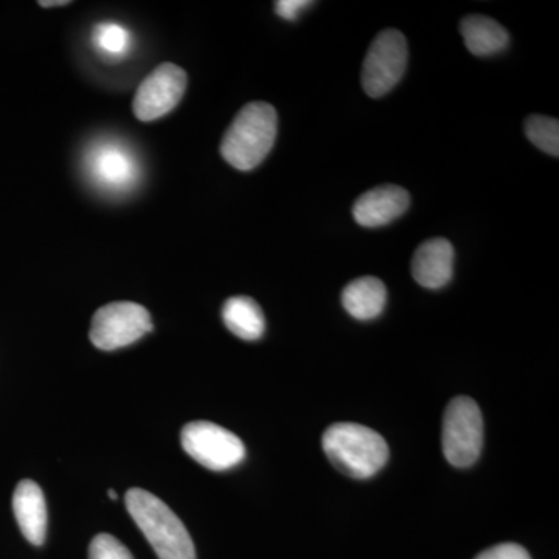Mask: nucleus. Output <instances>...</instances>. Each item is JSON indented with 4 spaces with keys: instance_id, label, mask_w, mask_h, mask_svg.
Segmentation results:
<instances>
[{
    "instance_id": "nucleus-5",
    "label": "nucleus",
    "mask_w": 559,
    "mask_h": 559,
    "mask_svg": "<svg viewBox=\"0 0 559 559\" xmlns=\"http://www.w3.org/2000/svg\"><path fill=\"white\" fill-rule=\"evenodd\" d=\"M153 330L146 308L134 301H114L95 312L90 337L95 347L112 352L128 347Z\"/></svg>"
},
{
    "instance_id": "nucleus-4",
    "label": "nucleus",
    "mask_w": 559,
    "mask_h": 559,
    "mask_svg": "<svg viewBox=\"0 0 559 559\" xmlns=\"http://www.w3.org/2000/svg\"><path fill=\"white\" fill-rule=\"evenodd\" d=\"M444 457L452 466L468 468L484 447V418L476 401L457 396L447 407L441 432Z\"/></svg>"
},
{
    "instance_id": "nucleus-19",
    "label": "nucleus",
    "mask_w": 559,
    "mask_h": 559,
    "mask_svg": "<svg viewBox=\"0 0 559 559\" xmlns=\"http://www.w3.org/2000/svg\"><path fill=\"white\" fill-rule=\"evenodd\" d=\"M476 559H532L528 551L520 544L506 543L499 546L491 547V549L481 551Z\"/></svg>"
},
{
    "instance_id": "nucleus-17",
    "label": "nucleus",
    "mask_w": 559,
    "mask_h": 559,
    "mask_svg": "<svg viewBox=\"0 0 559 559\" xmlns=\"http://www.w3.org/2000/svg\"><path fill=\"white\" fill-rule=\"evenodd\" d=\"M525 135L536 148L550 156L559 154V121L550 117L532 116L525 120Z\"/></svg>"
},
{
    "instance_id": "nucleus-3",
    "label": "nucleus",
    "mask_w": 559,
    "mask_h": 559,
    "mask_svg": "<svg viewBox=\"0 0 559 559\" xmlns=\"http://www.w3.org/2000/svg\"><path fill=\"white\" fill-rule=\"evenodd\" d=\"M322 447L330 462L353 479L373 477L389 460V447L380 433L355 423L330 426Z\"/></svg>"
},
{
    "instance_id": "nucleus-16",
    "label": "nucleus",
    "mask_w": 559,
    "mask_h": 559,
    "mask_svg": "<svg viewBox=\"0 0 559 559\" xmlns=\"http://www.w3.org/2000/svg\"><path fill=\"white\" fill-rule=\"evenodd\" d=\"M92 43L105 57L124 58L132 46L131 33L119 22L106 21L95 25L92 32Z\"/></svg>"
},
{
    "instance_id": "nucleus-18",
    "label": "nucleus",
    "mask_w": 559,
    "mask_h": 559,
    "mask_svg": "<svg viewBox=\"0 0 559 559\" xmlns=\"http://www.w3.org/2000/svg\"><path fill=\"white\" fill-rule=\"evenodd\" d=\"M90 559H134V557L119 539L102 533L92 539Z\"/></svg>"
},
{
    "instance_id": "nucleus-9",
    "label": "nucleus",
    "mask_w": 559,
    "mask_h": 559,
    "mask_svg": "<svg viewBox=\"0 0 559 559\" xmlns=\"http://www.w3.org/2000/svg\"><path fill=\"white\" fill-rule=\"evenodd\" d=\"M187 90V73L179 66L165 62L153 70L135 92L132 110L142 121L160 119L182 100Z\"/></svg>"
},
{
    "instance_id": "nucleus-14",
    "label": "nucleus",
    "mask_w": 559,
    "mask_h": 559,
    "mask_svg": "<svg viewBox=\"0 0 559 559\" xmlns=\"http://www.w3.org/2000/svg\"><path fill=\"white\" fill-rule=\"evenodd\" d=\"M388 301V289L380 278L353 280L342 293V305L352 318L371 320L378 318Z\"/></svg>"
},
{
    "instance_id": "nucleus-6",
    "label": "nucleus",
    "mask_w": 559,
    "mask_h": 559,
    "mask_svg": "<svg viewBox=\"0 0 559 559\" xmlns=\"http://www.w3.org/2000/svg\"><path fill=\"white\" fill-rule=\"evenodd\" d=\"M180 443L191 459L212 471L234 468L246 457L245 443L215 423H189L180 432Z\"/></svg>"
},
{
    "instance_id": "nucleus-12",
    "label": "nucleus",
    "mask_w": 559,
    "mask_h": 559,
    "mask_svg": "<svg viewBox=\"0 0 559 559\" xmlns=\"http://www.w3.org/2000/svg\"><path fill=\"white\" fill-rule=\"evenodd\" d=\"M13 511L25 539L33 546H43L47 535V503L36 481H20L14 489Z\"/></svg>"
},
{
    "instance_id": "nucleus-7",
    "label": "nucleus",
    "mask_w": 559,
    "mask_h": 559,
    "mask_svg": "<svg viewBox=\"0 0 559 559\" xmlns=\"http://www.w3.org/2000/svg\"><path fill=\"white\" fill-rule=\"evenodd\" d=\"M84 168L92 183L106 193H127L140 179L138 157L130 146L117 140L92 143L84 156Z\"/></svg>"
},
{
    "instance_id": "nucleus-15",
    "label": "nucleus",
    "mask_w": 559,
    "mask_h": 559,
    "mask_svg": "<svg viewBox=\"0 0 559 559\" xmlns=\"http://www.w3.org/2000/svg\"><path fill=\"white\" fill-rule=\"evenodd\" d=\"M227 330L242 341H259L266 330V320L255 300L246 296L231 297L223 307Z\"/></svg>"
},
{
    "instance_id": "nucleus-10",
    "label": "nucleus",
    "mask_w": 559,
    "mask_h": 559,
    "mask_svg": "<svg viewBox=\"0 0 559 559\" xmlns=\"http://www.w3.org/2000/svg\"><path fill=\"white\" fill-rule=\"evenodd\" d=\"M409 205L411 197L407 190L389 183L366 191L353 205V216L359 226L373 229L400 218Z\"/></svg>"
},
{
    "instance_id": "nucleus-20",
    "label": "nucleus",
    "mask_w": 559,
    "mask_h": 559,
    "mask_svg": "<svg viewBox=\"0 0 559 559\" xmlns=\"http://www.w3.org/2000/svg\"><path fill=\"white\" fill-rule=\"evenodd\" d=\"M310 5L312 2L308 0H280L275 2V13L285 21H296L301 11Z\"/></svg>"
},
{
    "instance_id": "nucleus-13",
    "label": "nucleus",
    "mask_w": 559,
    "mask_h": 559,
    "mask_svg": "<svg viewBox=\"0 0 559 559\" xmlns=\"http://www.w3.org/2000/svg\"><path fill=\"white\" fill-rule=\"evenodd\" d=\"M460 35L466 49L476 57H491L507 49L510 43L509 32L491 17L471 14L460 22Z\"/></svg>"
},
{
    "instance_id": "nucleus-1",
    "label": "nucleus",
    "mask_w": 559,
    "mask_h": 559,
    "mask_svg": "<svg viewBox=\"0 0 559 559\" xmlns=\"http://www.w3.org/2000/svg\"><path fill=\"white\" fill-rule=\"evenodd\" d=\"M278 119L270 103H249L237 114L223 142L224 160L240 171H250L266 159L277 139Z\"/></svg>"
},
{
    "instance_id": "nucleus-11",
    "label": "nucleus",
    "mask_w": 559,
    "mask_h": 559,
    "mask_svg": "<svg viewBox=\"0 0 559 559\" xmlns=\"http://www.w3.org/2000/svg\"><path fill=\"white\" fill-rule=\"evenodd\" d=\"M454 274V248L447 238L423 242L412 259V275L423 288L440 289Z\"/></svg>"
},
{
    "instance_id": "nucleus-21",
    "label": "nucleus",
    "mask_w": 559,
    "mask_h": 559,
    "mask_svg": "<svg viewBox=\"0 0 559 559\" xmlns=\"http://www.w3.org/2000/svg\"><path fill=\"white\" fill-rule=\"evenodd\" d=\"M69 0H50V2H47V0H43V2H39L40 7H44V9H50V7H58V5H69Z\"/></svg>"
},
{
    "instance_id": "nucleus-8",
    "label": "nucleus",
    "mask_w": 559,
    "mask_h": 559,
    "mask_svg": "<svg viewBox=\"0 0 559 559\" xmlns=\"http://www.w3.org/2000/svg\"><path fill=\"white\" fill-rule=\"evenodd\" d=\"M407 40L399 31L381 32L371 43L362 66V87L371 98L392 91L406 72Z\"/></svg>"
},
{
    "instance_id": "nucleus-22",
    "label": "nucleus",
    "mask_w": 559,
    "mask_h": 559,
    "mask_svg": "<svg viewBox=\"0 0 559 559\" xmlns=\"http://www.w3.org/2000/svg\"><path fill=\"white\" fill-rule=\"evenodd\" d=\"M109 499H117L119 496H117V492L114 491V489H109L108 491Z\"/></svg>"
},
{
    "instance_id": "nucleus-2",
    "label": "nucleus",
    "mask_w": 559,
    "mask_h": 559,
    "mask_svg": "<svg viewBox=\"0 0 559 559\" xmlns=\"http://www.w3.org/2000/svg\"><path fill=\"white\" fill-rule=\"evenodd\" d=\"M127 510L159 559H197L193 540L182 521L153 492L132 488Z\"/></svg>"
}]
</instances>
